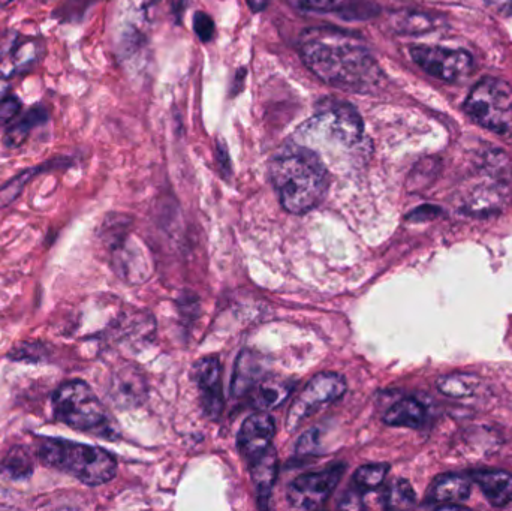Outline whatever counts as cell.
Returning a JSON list of instances; mask_svg holds the SVG:
<instances>
[{
	"label": "cell",
	"instance_id": "cell-34",
	"mask_svg": "<svg viewBox=\"0 0 512 511\" xmlns=\"http://www.w3.org/2000/svg\"><path fill=\"white\" fill-rule=\"evenodd\" d=\"M487 5L495 8L496 11L502 12V14H510L512 12V0H486Z\"/></svg>",
	"mask_w": 512,
	"mask_h": 511
},
{
	"label": "cell",
	"instance_id": "cell-36",
	"mask_svg": "<svg viewBox=\"0 0 512 511\" xmlns=\"http://www.w3.org/2000/svg\"><path fill=\"white\" fill-rule=\"evenodd\" d=\"M246 2H248L249 8H251V11L255 12V14L264 11L268 5V0H246Z\"/></svg>",
	"mask_w": 512,
	"mask_h": 511
},
{
	"label": "cell",
	"instance_id": "cell-25",
	"mask_svg": "<svg viewBox=\"0 0 512 511\" xmlns=\"http://www.w3.org/2000/svg\"><path fill=\"white\" fill-rule=\"evenodd\" d=\"M385 509H409L415 506V492L406 480H396L382 495Z\"/></svg>",
	"mask_w": 512,
	"mask_h": 511
},
{
	"label": "cell",
	"instance_id": "cell-27",
	"mask_svg": "<svg viewBox=\"0 0 512 511\" xmlns=\"http://www.w3.org/2000/svg\"><path fill=\"white\" fill-rule=\"evenodd\" d=\"M90 0H65L56 11L53 17L57 18L60 23H75L80 21L89 6Z\"/></svg>",
	"mask_w": 512,
	"mask_h": 511
},
{
	"label": "cell",
	"instance_id": "cell-32",
	"mask_svg": "<svg viewBox=\"0 0 512 511\" xmlns=\"http://www.w3.org/2000/svg\"><path fill=\"white\" fill-rule=\"evenodd\" d=\"M316 443H318V432H307L306 435L301 437L300 444H298V452L304 453V455L306 453H313L316 450Z\"/></svg>",
	"mask_w": 512,
	"mask_h": 511
},
{
	"label": "cell",
	"instance_id": "cell-10",
	"mask_svg": "<svg viewBox=\"0 0 512 511\" xmlns=\"http://www.w3.org/2000/svg\"><path fill=\"white\" fill-rule=\"evenodd\" d=\"M108 398L120 410L140 407L147 398L146 378L140 369L132 365L114 369L108 384Z\"/></svg>",
	"mask_w": 512,
	"mask_h": 511
},
{
	"label": "cell",
	"instance_id": "cell-13",
	"mask_svg": "<svg viewBox=\"0 0 512 511\" xmlns=\"http://www.w3.org/2000/svg\"><path fill=\"white\" fill-rule=\"evenodd\" d=\"M471 492L472 483L468 477L444 474L430 486L426 506L433 509H465L462 504L469 500Z\"/></svg>",
	"mask_w": 512,
	"mask_h": 511
},
{
	"label": "cell",
	"instance_id": "cell-33",
	"mask_svg": "<svg viewBox=\"0 0 512 511\" xmlns=\"http://www.w3.org/2000/svg\"><path fill=\"white\" fill-rule=\"evenodd\" d=\"M218 161L219 165H221L222 173L228 174L231 170L230 164V155H228L227 146H225L224 141L219 140L218 143Z\"/></svg>",
	"mask_w": 512,
	"mask_h": 511
},
{
	"label": "cell",
	"instance_id": "cell-3",
	"mask_svg": "<svg viewBox=\"0 0 512 511\" xmlns=\"http://www.w3.org/2000/svg\"><path fill=\"white\" fill-rule=\"evenodd\" d=\"M35 455L44 467L68 474L87 486L105 485L117 474L116 458L107 450L63 438H41Z\"/></svg>",
	"mask_w": 512,
	"mask_h": 511
},
{
	"label": "cell",
	"instance_id": "cell-16",
	"mask_svg": "<svg viewBox=\"0 0 512 511\" xmlns=\"http://www.w3.org/2000/svg\"><path fill=\"white\" fill-rule=\"evenodd\" d=\"M71 164V159L65 158V156H59V158L51 159V161L44 162V164L21 171V173L12 177L11 180H8V182L0 188V209L11 206V204L20 197L21 192H23V189L26 188L27 183H29L33 177L41 173H47V171L69 167Z\"/></svg>",
	"mask_w": 512,
	"mask_h": 511
},
{
	"label": "cell",
	"instance_id": "cell-18",
	"mask_svg": "<svg viewBox=\"0 0 512 511\" xmlns=\"http://www.w3.org/2000/svg\"><path fill=\"white\" fill-rule=\"evenodd\" d=\"M251 467L252 480L256 489V495H258L259 507L265 509L267 507L268 500H270L271 491H273L274 482L277 477V453L273 449V446L255 459Z\"/></svg>",
	"mask_w": 512,
	"mask_h": 511
},
{
	"label": "cell",
	"instance_id": "cell-9",
	"mask_svg": "<svg viewBox=\"0 0 512 511\" xmlns=\"http://www.w3.org/2000/svg\"><path fill=\"white\" fill-rule=\"evenodd\" d=\"M411 56L427 74L448 83H456L468 77L474 66L471 54L463 50L414 45L411 47Z\"/></svg>",
	"mask_w": 512,
	"mask_h": 511
},
{
	"label": "cell",
	"instance_id": "cell-4",
	"mask_svg": "<svg viewBox=\"0 0 512 511\" xmlns=\"http://www.w3.org/2000/svg\"><path fill=\"white\" fill-rule=\"evenodd\" d=\"M51 402L56 419L77 431L95 432L107 425L104 404L84 381L63 383L54 392Z\"/></svg>",
	"mask_w": 512,
	"mask_h": 511
},
{
	"label": "cell",
	"instance_id": "cell-29",
	"mask_svg": "<svg viewBox=\"0 0 512 511\" xmlns=\"http://www.w3.org/2000/svg\"><path fill=\"white\" fill-rule=\"evenodd\" d=\"M194 30L203 42L212 41L215 36V21L206 12L200 11L194 15Z\"/></svg>",
	"mask_w": 512,
	"mask_h": 511
},
{
	"label": "cell",
	"instance_id": "cell-6",
	"mask_svg": "<svg viewBox=\"0 0 512 511\" xmlns=\"http://www.w3.org/2000/svg\"><path fill=\"white\" fill-rule=\"evenodd\" d=\"M469 116L498 134L512 131V89L507 81L483 78L472 89L465 104Z\"/></svg>",
	"mask_w": 512,
	"mask_h": 511
},
{
	"label": "cell",
	"instance_id": "cell-28",
	"mask_svg": "<svg viewBox=\"0 0 512 511\" xmlns=\"http://www.w3.org/2000/svg\"><path fill=\"white\" fill-rule=\"evenodd\" d=\"M394 24L400 32L417 33L429 30L432 27V20L423 14H409V12H406V14L396 15Z\"/></svg>",
	"mask_w": 512,
	"mask_h": 511
},
{
	"label": "cell",
	"instance_id": "cell-21",
	"mask_svg": "<svg viewBox=\"0 0 512 511\" xmlns=\"http://www.w3.org/2000/svg\"><path fill=\"white\" fill-rule=\"evenodd\" d=\"M262 377L261 363L259 357L249 351H243L239 357L236 366V374H234L233 384H231V392L234 396H243L251 392L259 383Z\"/></svg>",
	"mask_w": 512,
	"mask_h": 511
},
{
	"label": "cell",
	"instance_id": "cell-35",
	"mask_svg": "<svg viewBox=\"0 0 512 511\" xmlns=\"http://www.w3.org/2000/svg\"><path fill=\"white\" fill-rule=\"evenodd\" d=\"M245 78H246V69H239L237 71L236 77H234L233 81V95L236 96L237 93L242 92L243 86H245Z\"/></svg>",
	"mask_w": 512,
	"mask_h": 511
},
{
	"label": "cell",
	"instance_id": "cell-19",
	"mask_svg": "<svg viewBox=\"0 0 512 511\" xmlns=\"http://www.w3.org/2000/svg\"><path fill=\"white\" fill-rule=\"evenodd\" d=\"M50 119V111L45 105L36 104L24 113L18 122L12 123L3 135V144L8 149H18L26 143L30 131L36 126L45 125Z\"/></svg>",
	"mask_w": 512,
	"mask_h": 511
},
{
	"label": "cell",
	"instance_id": "cell-12",
	"mask_svg": "<svg viewBox=\"0 0 512 511\" xmlns=\"http://www.w3.org/2000/svg\"><path fill=\"white\" fill-rule=\"evenodd\" d=\"M194 378L201 393L204 413L216 419L224 410L222 395V368L216 357H206L195 363Z\"/></svg>",
	"mask_w": 512,
	"mask_h": 511
},
{
	"label": "cell",
	"instance_id": "cell-15",
	"mask_svg": "<svg viewBox=\"0 0 512 511\" xmlns=\"http://www.w3.org/2000/svg\"><path fill=\"white\" fill-rule=\"evenodd\" d=\"M472 479L493 507H507L512 503V474L508 471H475Z\"/></svg>",
	"mask_w": 512,
	"mask_h": 511
},
{
	"label": "cell",
	"instance_id": "cell-31",
	"mask_svg": "<svg viewBox=\"0 0 512 511\" xmlns=\"http://www.w3.org/2000/svg\"><path fill=\"white\" fill-rule=\"evenodd\" d=\"M21 108H23V104L15 95H6L0 98V125L12 122L21 113Z\"/></svg>",
	"mask_w": 512,
	"mask_h": 511
},
{
	"label": "cell",
	"instance_id": "cell-23",
	"mask_svg": "<svg viewBox=\"0 0 512 511\" xmlns=\"http://www.w3.org/2000/svg\"><path fill=\"white\" fill-rule=\"evenodd\" d=\"M33 464L35 462L26 447L14 446L0 461V476L15 482L30 479L35 471Z\"/></svg>",
	"mask_w": 512,
	"mask_h": 511
},
{
	"label": "cell",
	"instance_id": "cell-11",
	"mask_svg": "<svg viewBox=\"0 0 512 511\" xmlns=\"http://www.w3.org/2000/svg\"><path fill=\"white\" fill-rule=\"evenodd\" d=\"M274 434H276V423L268 414H254L243 422L237 435V446L248 464H252L255 459L270 449Z\"/></svg>",
	"mask_w": 512,
	"mask_h": 511
},
{
	"label": "cell",
	"instance_id": "cell-37",
	"mask_svg": "<svg viewBox=\"0 0 512 511\" xmlns=\"http://www.w3.org/2000/svg\"><path fill=\"white\" fill-rule=\"evenodd\" d=\"M12 2H14V0H0V6H8L11 5Z\"/></svg>",
	"mask_w": 512,
	"mask_h": 511
},
{
	"label": "cell",
	"instance_id": "cell-24",
	"mask_svg": "<svg viewBox=\"0 0 512 511\" xmlns=\"http://www.w3.org/2000/svg\"><path fill=\"white\" fill-rule=\"evenodd\" d=\"M502 201H504V195L498 188L493 186L478 188L468 200V210L475 215L496 212L501 209Z\"/></svg>",
	"mask_w": 512,
	"mask_h": 511
},
{
	"label": "cell",
	"instance_id": "cell-20",
	"mask_svg": "<svg viewBox=\"0 0 512 511\" xmlns=\"http://www.w3.org/2000/svg\"><path fill=\"white\" fill-rule=\"evenodd\" d=\"M427 419H429L427 408L415 398L402 399L394 404L384 416V422L387 425L411 429L423 428Z\"/></svg>",
	"mask_w": 512,
	"mask_h": 511
},
{
	"label": "cell",
	"instance_id": "cell-2",
	"mask_svg": "<svg viewBox=\"0 0 512 511\" xmlns=\"http://www.w3.org/2000/svg\"><path fill=\"white\" fill-rule=\"evenodd\" d=\"M271 183L283 209L294 215L310 212L328 191V170L315 150L307 146L286 147L268 165Z\"/></svg>",
	"mask_w": 512,
	"mask_h": 511
},
{
	"label": "cell",
	"instance_id": "cell-30",
	"mask_svg": "<svg viewBox=\"0 0 512 511\" xmlns=\"http://www.w3.org/2000/svg\"><path fill=\"white\" fill-rule=\"evenodd\" d=\"M44 347L41 344H29V342H24V344L18 345L9 357H12L14 360H24V362H39V360L44 359Z\"/></svg>",
	"mask_w": 512,
	"mask_h": 511
},
{
	"label": "cell",
	"instance_id": "cell-17",
	"mask_svg": "<svg viewBox=\"0 0 512 511\" xmlns=\"http://www.w3.org/2000/svg\"><path fill=\"white\" fill-rule=\"evenodd\" d=\"M292 389H294V383L291 380L268 375V377L261 378L256 384L254 395H252V405L259 411L274 410L288 399Z\"/></svg>",
	"mask_w": 512,
	"mask_h": 511
},
{
	"label": "cell",
	"instance_id": "cell-14",
	"mask_svg": "<svg viewBox=\"0 0 512 511\" xmlns=\"http://www.w3.org/2000/svg\"><path fill=\"white\" fill-rule=\"evenodd\" d=\"M292 6L304 12L337 14L349 20H358L373 15L375 8L363 0H289Z\"/></svg>",
	"mask_w": 512,
	"mask_h": 511
},
{
	"label": "cell",
	"instance_id": "cell-8",
	"mask_svg": "<svg viewBox=\"0 0 512 511\" xmlns=\"http://www.w3.org/2000/svg\"><path fill=\"white\" fill-rule=\"evenodd\" d=\"M345 470V465L334 464L318 473L297 477L286 492L289 506L298 510H315L324 506L339 485Z\"/></svg>",
	"mask_w": 512,
	"mask_h": 511
},
{
	"label": "cell",
	"instance_id": "cell-22",
	"mask_svg": "<svg viewBox=\"0 0 512 511\" xmlns=\"http://www.w3.org/2000/svg\"><path fill=\"white\" fill-rule=\"evenodd\" d=\"M481 380L478 375L469 374V372H454V374L444 375L439 378V392L451 399H466L477 395L480 389Z\"/></svg>",
	"mask_w": 512,
	"mask_h": 511
},
{
	"label": "cell",
	"instance_id": "cell-7",
	"mask_svg": "<svg viewBox=\"0 0 512 511\" xmlns=\"http://www.w3.org/2000/svg\"><path fill=\"white\" fill-rule=\"evenodd\" d=\"M345 392V378L336 372H322L313 377L289 410L288 422H286L289 431L297 428L304 419L312 416L319 408L342 398Z\"/></svg>",
	"mask_w": 512,
	"mask_h": 511
},
{
	"label": "cell",
	"instance_id": "cell-1",
	"mask_svg": "<svg viewBox=\"0 0 512 511\" xmlns=\"http://www.w3.org/2000/svg\"><path fill=\"white\" fill-rule=\"evenodd\" d=\"M304 65L324 83L354 93L376 92L384 72L358 38L330 27L309 29L300 38Z\"/></svg>",
	"mask_w": 512,
	"mask_h": 511
},
{
	"label": "cell",
	"instance_id": "cell-26",
	"mask_svg": "<svg viewBox=\"0 0 512 511\" xmlns=\"http://www.w3.org/2000/svg\"><path fill=\"white\" fill-rule=\"evenodd\" d=\"M390 467L387 464H370L358 468L354 474V486L361 492H373L384 485Z\"/></svg>",
	"mask_w": 512,
	"mask_h": 511
},
{
	"label": "cell",
	"instance_id": "cell-5",
	"mask_svg": "<svg viewBox=\"0 0 512 511\" xmlns=\"http://www.w3.org/2000/svg\"><path fill=\"white\" fill-rule=\"evenodd\" d=\"M319 113L303 126V140H330L346 149L360 146L364 140V123L348 102L324 101Z\"/></svg>",
	"mask_w": 512,
	"mask_h": 511
}]
</instances>
